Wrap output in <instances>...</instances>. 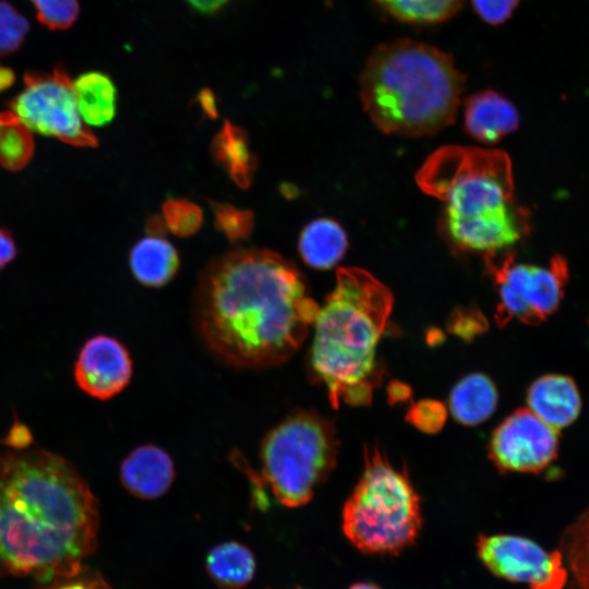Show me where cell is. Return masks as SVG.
Returning <instances> with one entry per match:
<instances>
[{
  "instance_id": "obj_21",
  "label": "cell",
  "mask_w": 589,
  "mask_h": 589,
  "mask_svg": "<svg viewBox=\"0 0 589 589\" xmlns=\"http://www.w3.org/2000/svg\"><path fill=\"white\" fill-rule=\"evenodd\" d=\"M497 405V392L492 381L480 373L459 381L449 396V409L454 418L466 425L485 421Z\"/></svg>"
},
{
  "instance_id": "obj_18",
  "label": "cell",
  "mask_w": 589,
  "mask_h": 589,
  "mask_svg": "<svg viewBox=\"0 0 589 589\" xmlns=\"http://www.w3.org/2000/svg\"><path fill=\"white\" fill-rule=\"evenodd\" d=\"M80 116L87 127L110 123L117 111V89L111 79L101 72H86L73 82Z\"/></svg>"
},
{
  "instance_id": "obj_31",
  "label": "cell",
  "mask_w": 589,
  "mask_h": 589,
  "mask_svg": "<svg viewBox=\"0 0 589 589\" xmlns=\"http://www.w3.org/2000/svg\"><path fill=\"white\" fill-rule=\"evenodd\" d=\"M49 589H112L111 586L97 573L82 574L61 579Z\"/></svg>"
},
{
  "instance_id": "obj_15",
  "label": "cell",
  "mask_w": 589,
  "mask_h": 589,
  "mask_svg": "<svg viewBox=\"0 0 589 589\" xmlns=\"http://www.w3.org/2000/svg\"><path fill=\"white\" fill-rule=\"evenodd\" d=\"M527 402L528 409L556 431L570 425L581 410L575 382L562 374H546L536 380L528 390Z\"/></svg>"
},
{
  "instance_id": "obj_4",
  "label": "cell",
  "mask_w": 589,
  "mask_h": 589,
  "mask_svg": "<svg viewBox=\"0 0 589 589\" xmlns=\"http://www.w3.org/2000/svg\"><path fill=\"white\" fill-rule=\"evenodd\" d=\"M393 309L389 289L369 272L338 269L336 284L318 309L309 369L330 404L362 406L378 383L376 350Z\"/></svg>"
},
{
  "instance_id": "obj_11",
  "label": "cell",
  "mask_w": 589,
  "mask_h": 589,
  "mask_svg": "<svg viewBox=\"0 0 589 589\" xmlns=\"http://www.w3.org/2000/svg\"><path fill=\"white\" fill-rule=\"evenodd\" d=\"M557 432L530 409H518L493 433L490 442L491 458L505 471H541L557 455Z\"/></svg>"
},
{
  "instance_id": "obj_12",
  "label": "cell",
  "mask_w": 589,
  "mask_h": 589,
  "mask_svg": "<svg viewBox=\"0 0 589 589\" xmlns=\"http://www.w3.org/2000/svg\"><path fill=\"white\" fill-rule=\"evenodd\" d=\"M133 363L128 349L117 338L95 335L80 349L73 375L77 387L88 396L107 400L130 383Z\"/></svg>"
},
{
  "instance_id": "obj_36",
  "label": "cell",
  "mask_w": 589,
  "mask_h": 589,
  "mask_svg": "<svg viewBox=\"0 0 589 589\" xmlns=\"http://www.w3.org/2000/svg\"><path fill=\"white\" fill-rule=\"evenodd\" d=\"M14 82V74L8 68H0V93L8 89Z\"/></svg>"
},
{
  "instance_id": "obj_33",
  "label": "cell",
  "mask_w": 589,
  "mask_h": 589,
  "mask_svg": "<svg viewBox=\"0 0 589 589\" xmlns=\"http://www.w3.org/2000/svg\"><path fill=\"white\" fill-rule=\"evenodd\" d=\"M17 254V248L11 232L0 227V269L12 262Z\"/></svg>"
},
{
  "instance_id": "obj_23",
  "label": "cell",
  "mask_w": 589,
  "mask_h": 589,
  "mask_svg": "<svg viewBox=\"0 0 589 589\" xmlns=\"http://www.w3.org/2000/svg\"><path fill=\"white\" fill-rule=\"evenodd\" d=\"M394 19L417 25L443 23L455 16L465 0H375Z\"/></svg>"
},
{
  "instance_id": "obj_16",
  "label": "cell",
  "mask_w": 589,
  "mask_h": 589,
  "mask_svg": "<svg viewBox=\"0 0 589 589\" xmlns=\"http://www.w3.org/2000/svg\"><path fill=\"white\" fill-rule=\"evenodd\" d=\"M130 266L134 277L144 286L160 287L177 273V250L164 236L148 235L131 250Z\"/></svg>"
},
{
  "instance_id": "obj_32",
  "label": "cell",
  "mask_w": 589,
  "mask_h": 589,
  "mask_svg": "<svg viewBox=\"0 0 589 589\" xmlns=\"http://www.w3.org/2000/svg\"><path fill=\"white\" fill-rule=\"evenodd\" d=\"M33 442V435L29 429L21 423L14 421L9 429L8 434L3 437L2 443L9 446L10 449L22 450L28 448Z\"/></svg>"
},
{
  "instance_id": "obj_9",
  "label": "cell",
  "mask_w": 589,
  "mask_h": 589,
  "mask_svg": "<svg viewBox=\"0 0 589 589\" xmlns=\"http://www.w3.org/2000/svg\"><path fill=\"white\" fill-rule=\"evenodd\" d=\"M10 110L31 132L73 146L97 145L96 136L80 116L73 82L61 67L50 73L27 72L24 88L12 100Z\"/></svg>"
},
{
  "instance_id": "obj_8",
  "label": "cell",
  "mask_w": 589,
  "mask_h": 589,
  "mask_svg": "<svg viewBox=\"0 0 589 589\" xmlns=\"http://www.w3.org/2000/svg\"><path fill=\"white\" fill-rule=\"evenodd\" d=\"M485 262L500 298L495 315L500 325L513 318L541 323L558 309L568 279L563 256H553L549 267L515 263L513 255L496 263L486 254Z\"/></svg>"
},
{
  "instance_id": "obj_25",
  "label": "cell",
  "mask_w": 589,
  "mask_h": 589,
  "mask_svg": "<svg viewBox=\"0 0 589 589\" xmlns=\"http://www.w3.org/2000/svg\"><path fill=\"white\" fill-rule=\"evenodd\" d=\"M163 218L166 228L177 237H190L201 227V208L187 200H167L163 205Z\"/></svg>"
},
{
  "instance_id": "obj_27",
  "label": "cell",
  "mask_w": 589,
  "mask_h": 589,
  "mask_svg": "<svg viewBox=\"0 0 589 589\" xmlns=\"http://www.w3.org/2000/svg\"><path fill=\"white\" fill-rule=\"evenodd\" d=\"M28 23L10 3L0 0V57L17 50L24 43Z\"/></svg>"
},
{
  "instance_id": "obj_20",
  "label": "cell",
  "mask_w": 589,
  "mask_h": 589,
  "mask_svg": "<svg viewBox=\"0 0 589 589\" xmlns=\"http://www.w3.org/2000/svg\"><path fill=\"white\" fill-rule=\"evenodd\" d=\"M212 580L223 589H242L251 582L256 570L253 552L237 541L214 546L205 561Z\"/></svg>"
},
{
  "instance_id": "obj_17",
  "label": "cell",
  "mask_w": 589,
  "mask_h": 589,
  "mask_svg": "<svg viewBox=\"0 0 589 589\" xmlns=\"http://www.w3.org/2000/svg\"><path fill=\"white\" fill-rule=\"evenodd\" d=\"M348 247L344 229L335 220L318 218L308 224L300 233L298 249L305 264L316 269L333 267Z\"/></svg>"
},
{
  "instance_id": "obj_38",
  "label": "cell",
  "mask_w": 589,
  "mask_h": 589,
  "mask_svg": "<svg viewBox=\"0 0 589 589\" xmlns=\"http://www.w3.org/2000/svg\"><path fill=\"white\" fill-rule=\"evenodd\" d=\"M1 127H2V122L0 121V130H1Z\"/></svg>"
},
{
  "instance_id": "obj_1",
  "label": "cell",
  "mask_w": 589,
  "mask_h": 589,
  "mask_svg": "<svg viewBox=\"0 0 589 589\" xmlns=\"http://www.w3.org/2000/svg\"><path fill=\"white\" fill-rule=\"evenodd\" d=\"M318 309L296 266L264 249H239L213 261L195 297L207 347L227 363L251 369L290 358Z\"/></svg>"
},
{
  "instance_id": "obj_14",
  "label": "cell",
  "mask_w": 589,
  "mask_h": 589,
  "mask_svg": "<svg viewBox=\"0 0 589 589\" xmlns=\"http://www.w3.org/2000/svg\"><path fill=\"white\" fill-rule=\"evenodd\" d=\"M464 121L465 130L471 137L490 144L515 132L519 125V115L504 95L484 89L465 100Z\"/></svg>"
},
{
  "instance_id": "obj_22",
  "label": "cell",
  "mask_w": 589,
  "mask_h": 589,
  "mask_svg": "<svg viewBox=\"0 0 589 589\" xmlns=\"http://www.w3.org/2000/svg\"><path fill=\"white\" fill-rule=\"evenodd\" d=\"M557 550L572 576V589H589V507L563 532Z\"/></svg>"
},
{
  "instance_id": "obj_37",
  "label": "cell",
  "mask_w": 589,
  "mask_h": 589,
  "mask_svg": "<svg viewBox=\"0 0 589 589\" xmlns=\"http://www.w3.org/2000/svg\"><path fill=\"white\" fill-rule=\"evenodd\" d=\"M348 589H382V588L370 582H358V584L351 585Z\"/></svg>"
},
{
  "instance_id": "obj_30",
  "label": "cell",
  "mask_w": 589,
  "mask_h": 589,
  "mask_svg": "<svg viewBox=\"0 0 589 589\" xmlns=\"http://www.w3.org/2000/svg\"><path fill=\"white\" fill-rule=\"evenodd\" d=\"M520 0H471L477 15L486 24L497 26L505 23Z\"/></svg>"
},
{
  "instance_id": "obj_5",
  "label": "cell",
  "mask_w": 589,
  "mask_h": 589,
  "mask_svg": "<svg viewBox=\"0 0 589 589\" xmlns=\"http://www.w3.org/2000/svg\"><path fill=\"white\" fill-rule=\"evenodd\" d=\"M417 182L445 203L446 233L462 250L495 253L516 243L528 227L513 202L512 164L502 151L442 147L419 169Z\"/></svg>"
},
{
  "instance_id": "obj_35",
  "label": "cell",
  "mask_w": 589,
  "mask_h": 589,
  "mask_svg": "<svg viewBox=\"0 0 589 589\" xmlns=\"http://www.w3.org/2000/svg\"><path fill=\"white\" fill-rule=\"evenodd\" d=\"M194 9L203 13L219 10L228 0H187Z\"/></svg>"
},
{
  "instance_id": "obj_2",
  "label": "cell",
  "mask_w": 589,
  "mask_h": 589,
  "mask_svg": "<svg viewBox=\"0 0 589 589\" xmlns=\"http://www.w3.org/2000/svg\"><path fill=\"white\" fill-rule=\"evenodd\" d=\"M99 519L96 496L70 461L43 448L0 452V570L41 580L80 574Z\"/></svg>"
},
{
  "instance_id": "obj_3",
  "label": "cell",
  "mask_w": 589,
  "mask_h": 589,
  "mask_svg": "<svg viewBox=\"0 0 589 589\" xmlns=\"http://www.w3.org/2000/svg\"><path fill=\"white\" fill-rule=\"evenodd\" d=\"M466 81L450 53L399 38L372 50L359 75V94L382 132L430 136L454 122Z\"/></svg>"
},
{
  "instance_id": "obj_7",
  "label": "cell",
  "mask_w": 589,
  "mask_h": 589,
  "mask_svg": "<svg viewBox=\"0 0 589 589\" xmlns=\"http://www.w3.org/2000/svg\"><path fill=\"white\" fill-rule=\"evenodd\" d=\"M337 454L330 421L314 411H294L263 440L262 480L283 506L299 507L332 471Z\"/></svg>"
},
{
  "instance_id": "obj_10",
  "label": "cell",
  "mask_w": 589,
  "mask_h": 589,
  "mask_svg": "<svg viewBox=\"0 0 589 589\" xmlns=\"http://www.w3.org/2000/svg\"><path fill=\"white\" fill-rule=\"evenodd\" d=\"M477 551L497 577L522 582L530 589H563L568 572L558 550L545 551L534 541L512 534L481 536Z\"/></svg>"
},
{
  "instance_id": "obj_34",
  "label": "cell",
  "mask_w": 589,
  "mask_h": 589,
  "mask_svg": "<svg viewBox=\"0 0 589 589\" xmlns=\"http://www.w3.org/2000/svg\"><path fill=\"white\" fill-rule=\"evenodd\" d=\"M199 104L208 118L217 117V106L214 94L209 89H203L197 96Z\"/></svg>"
},
{
  "instance_id": "obj_6",
  "label": "cell",
  "mask_w": 589,
  "mask_h": 589,
  "mask_svg": "<svg viewBox=\"0 0 589 589\" xmlns=\"http://www.w3.org/2000/svg\"><path fill=\"white\" fill-rule=\"evenodd\" d=\"M421 522L420 500L407 473L377 448H368L342 509L347 539L368 554H396L416 541Z\"/></svg>"
},
{
  "instance_id": "obj_28",
  "label": "cell",
  "mask_w": 589,
  "mask_h": 589,
  "mask_svg": "<svg viewBox=\"0 0 589 589\" xmlns=\"http://www.w3.org/2000/svg\"><path fill=\"white\" fill-rule=\"evenodd\" d=\"M31 1L34 4L38 20L50 29H65L77 19V0Z\"/></svg>"
},
{
  "instance_id": "obj_29",
  "label": "cell",
  "mask_w": 589,
  "mask_h": 589,
  "mask_svg": "<svg viewBox=\"0 0 589 589\" xmlns=\"http://www.w3.org/2000/svg\"><path fill=\"white\" fill-rule=\"evenodd\" d=\"M446 418L444 406L434 400H422L416 404L409 411L408 419L418 429L425 432L440 430Z\"/></svg>"
},
{
  "instance_id": "obj_26",
  "label": "cell",
  "mask_w": 589,
  "mask_h": 589,
  "mask_svg": "<svg viewBox=\"0 0 589 589\" xmlns=\"http://www.w3.org/2000/svg\"><path fill=\"white\" fill-rule=\"evenodd\" d=\"M216 228L230 241L248 238L253 229V213L228 203L211 202Z\"/></svg>"
},
{
  "instance_id": "obj_13",
  "label": "cell",
  "mask_w": 589,
  "mask_h": 589,
  "mask_svg": "<svg viewBox=\"0 0 589 589\" xmlns=\"http://www.w3.org/2000/svg\"><path fill=\"white\" fill-rule=\"evenodd\" d=\"M175 479V466L170 456L155 445L133 449L122 461L120 480L134 496L144 500L164 495Z\"/></svg>"
},
{
  "instance_id": "obj_24",
  "label": "cell",
  "mask_w": 589,
  "mask_h": 589,
  "mask_svg": "<svg viewBox=\"0 0 589 589\" xmlns=\"http://www.w3.org/2000/svg\"><path fill=\"white\" fill-rule=\"evenodd\" d=\"M0 165L8 170L23 169L32 159L35 143L32 132L11 110L0 112Z\"/></svg>"
},
{
  "instance_id": "obj_19",
  "label": "cell",
  "mask_w": 589,
  "mask_h": 589,
  "mask_svg": "<svg viewBox=\"0 0 589 589\" xmlns=\"http://www.w3.org/2000/svg\"><path fill=\"white\" fill-rule=\"evenodd\" d=\"M212 154L238 187L245 189L251 184L256 170V157L241 128L225 121L212 142Z\"/></svg>"
}]
</instances>
